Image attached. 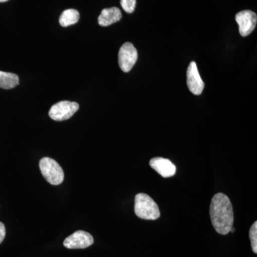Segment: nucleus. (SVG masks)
<instances>
[{
	"label": "nucleus",
	"instance_id": "nucleus-6",
	"mask_svg": "<svg viewBox=\"0 0 257 257\" xmlns=\"http://www.w3.org/2000/svg\"><path fill=\"white\" fill-rule=\"evenodd\" d=\"M93 243H94V238L92 235L87 231L79 230L66 238L63 244L66 248L77 249V248L89 247L93 244Z\"/></svg>",
	"mask_w": 257,
	"mask_h": 257
},
{
	"label": "nucleus",
	"instance_id": "nucleus-11",
	"mask_svg": "<svg viewBox=\"0 0 257 257\" xmlns=\"http://www.w3.org/2000/svg\"><path fill=\"white\" fill-rule=\"evenodd\" d=\"M20 79L17 74L0 71V88L5 89H13L18 85Z\"/></svg>",
	"mask_w": 257,
	"mask_h": 257
},
{
	"label": "nucleus",
	"instance_id": "nucleus-4",
	"mask_svg": "<svg viewBox=\"0 0 257 257\" xmlns=\"http://www.w3.org/2000/svg\"><path fill=\"white\" fill-rule=\"evenodd\" d=\"M79 108V104L77 102L62 101L56 103L51 107L49 115L51 119L55 121H64L72 117L78 110Z\"/></svg>",
	"mask_w": 257,
	"mask_h": 257
},
{
	"label": "nucleus",
	"instance_id": "nucleus-14",
	"mask_svg": "<svg viewBox=\"0 0 257 257\" xmlns=\"http://www.w3.org/2000/svg\"><path fill=\"white\" fill-rule=\"evenodd\" d=\"M121 5L126 13H133L136 7V0H121Z\"/></svg>",
	"mask_w": 257,
	"mask_h": 257
},
{
	"label": "nucleus",
	"instance_id": "nucleus-3",
	"mask_svg": "<svg viewBox=\"0 0 257 257\" xmlns=\"http://www.w3.org/2000/svg\"><path fill=\"white\" fill-rule=\"evenodd\" d=\"M40 168L43 177L51 184L59 185L64 179V171L53 159L44 157L40 162Z\"/></svg>",
	"mask_w": 257,
	"mask_h": 257
},
{
	"label": "nucleus",
	"instance_id": "nucleus-13",
	"mask_svg": "<svg viewBox=\"0 0 257 257\" xmlns=\"http://www.w3.org/2000/svg\"><path fill=\"white\" fill-rule=\"evenodd\" d=\"M249 238L251 240V248L253 253H257V221H254V223L251 226L249 230Z\"/></svg>",
	"mask_w": 257,
	"mask_h": 257
},
{
	"label": "nucleus",
	"instance_id": "nucleus-2",
	"mask_svg": "<svg viewBox=\"0 0 257 257\" xmlns=\"http://www.w3.org/2000/svg\"><path fill=\"white\" fill-rule=\"evenodd\" d=\"M135 212L139 218L146 220H156L160 217L157 203L145 193H139L135 197Z\"/></svg>",
	"mask_w": 257,
	"mask_h": 257
},
{
	"label": "nucleus",
	"instance_id": "nucleus-17",
	"mask_svg": "<svg viewBox=\"0 0 257 257\" xmlns=\"http://www.w3.org/2000/svg\"><path fill=\"white\" fill-rule=\"evenodd\" d=\"M8 1V0H0V3H5V2Z\"/></svg>",
	"mask_w": 257,
	"mask_h": 257
},
{
	"label": "nucleus",
	"instance_id": "nucleus-15",
	"mask_svg": "<svg viewBox=\"0 0 257 257\" xmlns=\"http://www.w3.org/2000/svg\"><path fill=\"white\" fill-rule=\"evenodd\" d=\"M5 235H6V229H5L4 224L0 221V243L3 242L4 240Z\"/></svg>",
	"mask_w": 257,
	"mask_h": 257
},
{
	"label": "nucleus",
	"instance_id": "nucleus-16",
	"mask_svg": "<svg viewBox=\"0 0 257 257\" xmlns=\"http://www.w3.org/2000/svg\"><path fill=\"white\" fill-rule=\"evenodd\" d=\"M235 229L234 227L231 228V230H230V231H231V232H234Z\"/></svg>",
	"mask_w": 257,
	"mask_h": 257
},
{
	"label": "nucleus",
	"instance_id": "nucleus-12",
	"mask_svg": "<svg viewBox=\"0 0 257 257\" xmlns=\"http://www.w3.org/2000/svg\"><path fill=\"white\" fill-rule=\"evenodd\" d=\"M79 18H80V15L77 10L74 9L64 10L60 16V25L66 28V27L74 25L79 21Z\"/></svg>",
	"mask_w": 257,
	"mask_h": 257
},
{
	"label": "nucleus",
	"instance_id": "nucleus-7",
	"mask_svg": "<svg viewBox=\"0 0 257 257\" xmlns=\"http://www.w3.org/2000/svg\"><path fill=\"white\" fill-rule=\"evenodd\" d=\"M236 21L239 25L240 35L248 36L256 28V14L251 10H243L236 14Z\"/></svg>",
	"mask_w": 257,
	"mask_h": 257
},
{
	"label": "nucleus",
	"instance_id": "nucleus-5",
	"mask_svg": "<svg viewBox=\"0 0 257 257\" xmlns=\"http://www.w3.org/2000/svg\"><path fill=\"white\" fill-rule=\"evenodd\" d=\"M138 50L133 44L126 42L120 48L119 52V65L124 72H128L133 68L138 61Z\"/></svg>",
	"mask_w": 257,
	"mask_h": 257
},
{
	"label": "nucleus",
	"instance_id": "nucleus-8",
	"mask_svg": "<svg viewBox=\"0 0 257 257\" xmlns=\"http://www.w3.org/2000/svg\"><path fill=\"white\" fill-rule=\"evenodd\" d=\"M187 83L189 91L195 95H200L204 88V83L201 78L195 62L189 64L187 72Z\"/></svg>",
	"mask_w": 257,
	"mask_h": 257
},
{
	"label": "nucleus",
	"instance_id": "nucleus-10",
	"mask_svg": "<svg viewBox=\"0 0 257 257\" xmlns=\"http://www.w3.org/2000/svg\"><path fill=\"white\" fill-rule=\"evenodd\" d=\"M121 10L117 8H106L101 11L98 18V23L101 27H107L117 23L121 19Z\"/></svg>",
	"mask_w": 257,
	"mask_h": 257
},
{
	"label": "nucleus",
	"instance_id": "nucleus-1",
	"mask_svg": "<svg viewBox=\"0 0 257 257\" xmlns=\"http://www.w3.org/2000/svg\"><path fill=\"white\" fill-rule=\"evenodd\" d=\"M209 214L216 232L221 235L229 234L234 223V211L231 201L226 194L217 193L213 197Z\"/></svg>",
	"mask_w": 257,
	"mask_h": 257
},
{
	"label": "nucleus",
	"instance_id": "nucleus-9",
	"mask_svg": "<svg viewBox=\"0 0 257 257\" xmlns=\"http://www.w3.org/2000/svg\"><path fill=\"white\" fill-rule=\"evenodd\" d=\"M150 165L164 178H169L175 175L176 166L167 159L155 157L150 160Z\"/></svg>",
	"mask_w": 257,
	"mask_h": 257
}]
</instances>
